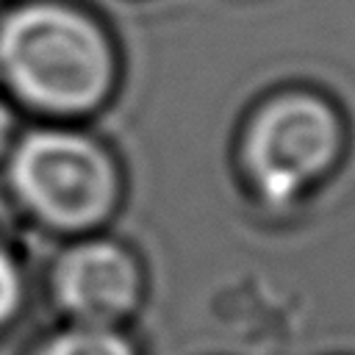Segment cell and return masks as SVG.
Listing matches in <instances>:
<instances>
[{"label": "cell", "mask_w": 355, "mask_h": 355, "mask_svg": "<svg viewBox=\"0 0 355 355\" xmlns=\"http://www.w3.org/2000/svg\"><path fill=\"white\" fill-rule=\"evenodd\" d=\"M122 64L111 31L67 0L0 8V92L42 122H80L108 108Z\"/></svg>", "instance_id": "obj_1"}, {"label": "cell", "mask_w": 355, "mask_h": 355, "mask_svg": "<svg viewBox=\"0 0 355 355\" xmlns=\"http://www.w3.org/2000/svg\"><path fill=\"white\" fill-rule=\"evenodd\" d=\"M3 178L19 214L61 239L105 230L125 200L116 155L80 122L19 130L3 158Z\"/></svg>", "instance_id": "obj_2"}, {"label": "cell", "mask_w": 355, "mask_h": 355, "mask_svg": "<svg viewBox=\"0 0 355 355\" xmlns=\"http://www.w3.org/2000/svg\"><path fill=\"white\" fill-rule=\"evenodd\" d=\"M341 122L336 111L302 92L266 100L247 122L239 144L241 172L258 200L288 208L336 164Z\"/></svg>", "instance_id": "obj_3"}, {"label": "cell", "mask_w": 355, "mask_h": 355, "mask_svg": "<svg viewBox=\"0 0 355 355\" xmlns=\"http://www.w3.org/2000/svg\"><path fill=\"white\" fill-rule=\"evenodd\" d=\"M47 297L67 324L125 330L144 308L147 269L105 230L67 239L47 269Z\"/></svg>", "instance_id": "obj_4"}, {"label": "cell", "mask_w": 355, "mask_h": 355, "mask_svg": "<svg viewBox=\"0 0 355 355\" xmlns=\"http://www.w3.org/2000/svg\"><path fill=\"white\" fill-rule=\"evenodd\" d=\"M28 355H141L139 344L122 327L61 324L33 344Z\"/></svg>", "instance_id": "obj_5"}, {"label": "cell", "mask_w": 355, "mask_h": 355, "mask_svg": "<svg viewBox=\"0 0 355 355\" xmlns=\"http://www.w3.org/2000/svg\"><path fill=\"white\" fill-rule=\"evenodd\" d=\"M25 297H28V280L22 263L17 252L0 239V333L19 319L25 308Z\"/></svg>", "instance_id": "obj_6"}, {"label": "cell", "mask_w": 355, "mask_h": 355, "mask_svg": "<svg viewBox=\"0 0 355 355\" xmlns=\"http://www.w3.org/2000/svg\"><path fill=\"white\" fill-rule=\"evenodd\" d=\"M14 105L0 94V161L6 158V153H8V147H11V141L17 139V125H14Z\"/></svg>", "instance_id": "obj_7"}, {"label": "cell", "mask_w": 355, "mask_h": 355, "mask_svg": "<svg viewBox=\"0 0 355 355\" xmlns=\"http://www.w3.org/2000/svg\"><path fill=\"white\" fill-rule=\"evenodd\" d=\"M3 6H6V0H0V8H3Z\"/></svg>", "instance_id": "obj_8"}]
</instances>
